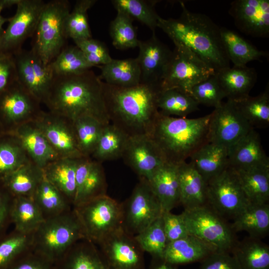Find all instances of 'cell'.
<instances>
[{
	"instance_id": "6da1fadb",
	"label": "cell",
	"mask_w": 269,
	"mask_h": 269,
	"mask_svg": "<svg viewBox=\"0 0 269 269\" xmlns=\"http://www.w3.org/2000/svg\"><path fill=\"white\" fill-rule=\"evenodd\" d=\"M44 105L48 111L73 122L91 116L110 123L106 109L103 82L90 69L72 75L53 77Z\"/></svg>"
},
{
	"instance_id": "7a4b0ae2",
	"label": "cell",
	"mask_w": 269,
	"mask_h": 269,
	"mask_svg": "<svg viewBox=\"0 0 269 269\" xmlns=\"http://www.w3.org/2000/svg\"><path fill=\"white\" fill-rule=\"evenodd\" d=\"M159 86L140 83L121 87L103 82L105 104L110 123L129 136L149 135L158 115Z\"/></svg>"
},
{
	"instance_id": "3957f363",
	"label": "cell",
	"mask_w": 269,
	"mask_h": 269,
	"mask_svg": "<svg viewBox=\"0 0 269 269\" xmlns=\"http://www.w3.org/2000/svg\"><path fill=\"white\" fill-rule=\"evenodd\" d=\"M180 5L182 12L178 18L160 17L157 27L168 35L174 44L188 48L215 72L230 67L220 27L205 14L189 10L183 2Z\"/></svg>"
},
{
	"instance_id": "277c9868",
	"label": "cell",
	"mask_w": 269,
	"mask_h": 269,
	"mask_svg": "<svg viewBox=\"0 0 269 269\" xmlns=\"http://www.w3.org/2000/svg\"><path fill=\"white\" fill-rule=\"evenodd\" d=\"M211 114L188 119L167 116L159 112L149 134L167 163L179 165L208 142Z\"/></svg>"
},
{
	"instance_id": "5b68a950",
	"label": "cell",
	"mask_w": 269,
	"mask_h": 269,
	"mask_svg": "<svg viewBox=\"0 0 269 269\" xmlns=\"http://www.w3.org/2000/svg\"><path fill=\"white\" fill-rule=\"evenodd\" d=\"M84 239L82 226L73 208L45 219L32 234L31 248L56 264L72 245Z\"/></svg>"
},
{
	"instance_id": "8992f818",
	"label": "cell",
	"mask_w": 269,
	"mask_h": 269,
	"mask_svg": "<svg viewBox=\"0 0 269 269\" xmlns=\"http://www.w3.org/2000/svg\"><path fill=\"white\" fill-rule=\"evenodd\" d=\"M70 11L66 0L45 2L34 32L31 50L47 65L64 47L65 19Z\"/></svg>"
},
{
	"instance_id": "52a82bcc",
	"label": "cell",
	"mask_w": 269,
	"mask_h": 269,
	"mask_svg": "<svg viewBox=\"0 0 269 269\" xmlns=\"http://www.w3.org/2000/svg\"><path fill=\"white\" fill-rule=\"evenodd\" d=\"M73 208L86 239L95 245L122 227V204L107 195Z\"/></svg>"
},
{
	"instance_id": "ba28073f",
	"label": "cell",
	"mask_w": 269,
	"mask_h": 269,
	"mask_svg": "<svg viewBox=\"0 0 269 269\" xmlns=\"http://www.w3.org/2000/svg\"><path fill=\"white\" fill-rule=\"evenodd\" d=\"M181 213L189 234L217 251L231 253L237 242L235 232L231 224L209 205L184 209Z\"/></svg>"
},
{
	"instance_id": "9c48e42d",
	"label": "cell",
	"mask_w": 269,
	"mask_h": 269,
	"mask_svg": "<svg viewBox=\"0 0 269 269\" xmlns=\"http://www.w3.org/2000/svg\"><path fill=\"white\" fill-rule=\"evenodd\" d=\"M174 45L162 77L161 89L177 88L189 94L194 86L215 72L187 47Z\"/></svg>"
},
{
	"instance_id": "30bf717a",
	"label": "cell",
	"mask_w": 269,
	"mask_h": 269,
	"mask_svg": "<svg viewBox=\"0 0 269 269\" xmlns=\"http://www.w3.org/2000/svg\"><path fill=\"white\" fill-rule=\"evenodd\" d=\"M122 204V227L135 236L159 217L163 211L148 182L139 178L130 196Z\"/></svg>"
},
{
	"instance_id": "8fae6325",
	"label": "cell",
	"mask_w": 269,
	"mask_h": 269,
	"mask_svg": "<svg viewBox=\"0 0 269 269\" xmlns=\"http://www.w3.org/2000/svg\"><path fill=\"white\" fill-rule=\"evenodd\" d=\"M207 203L224 218L232 219L250 203L236 172L230 167L207 182Z\"/></svg>"
},
{
	"instance_id": "7c38bea8",
	"label": "cell",
	"mask_w": 269,
	"mask_h": 269,
	"mask_svg": "<svg viewBox=\"0 0 269 269\" xmlns=\"http://www.w3.org/2000/svg\"><path fill=\"white\" fill-rule=\"evenodd\" d=\"M41 104L18 82L0 93V129L10 134L20 126L34 121Z\"/></svg>"
},
{
	"instance_id": "4fadbf2b",
	"label": "cell",
	"mask_w": 269,
	"mask_h": 269,
	"mask_svg": "<svg viewBox=\"0 0 269 269\" xmlns=\"http://www.w3.org/2000/svg\"><path fill=\"white\" fill-rule=\"evenodd\" d=\"M45 3L42 0H19L0 38V54L13 56L22 49L24 41L34 35Z\"/></svg>"
},
{
	"instance_id": "5bb4252c",
	"label": "cell",
	"mask_w": 269,
	"mask_h": 269,
	"mask_svg": "<svg viewBox=\"0 0 269 269\" xmlns=\"http://www.w3.org/2000/svg\"><path fill=\"white\" fill-rule=\"evenodd\" d=\"M107 269H143V253L134 236L122 227L97 244Z\"/></svg>"
},
{
	"instance_id": "9a60e30c",
	"label": "cell",
	"mask_w": 269,
	"mask_h": 269,
	"mask_svg": "<svg viewBox=\"0 0 269 269\" xmlns=\"http://www.w3.org/2000/svg\"><path fill=\"white\" fill-rule=\"evenodd\" d=\"M252 128L235 102L227 100L211 113L208 142L223 145L229 149Z\"/></svg>"
},
{
	"instance_id": "2e32d148",
	"label": "cell",
	"mask_w": 269,
	"mask_h": 269,
	"mask_svg": "<svg viewBox=\"0 0 269 269\" xmlns=\"http://www.w3.org/2000/svg\"><path fill=\"white\" fill-rule=\"evenodd\" d=\"M13 56L18 82L41 104H44L53 80L48 65H44L31 49H22Z\"/></svg>"
},
{
	"instance_id": "e0dca14e",
	"label": "cell",
	"mask_w": 269,
	"mask_h": 269,
	"mask_svg": "<svg viewBox=\"0 0 269 269\" xmlns=\"http://www.w3.org/2000/svg\"><path fill=\"white\" fill-rule=\"evenodd\" d=\"M33 122L59 158L78 159L84 157L78 146L72 121L42 110Z\"/></svg>"
},
{
	"instance_id": "ac0fdd59",
	"label": "cell",
	"mask_w": 269,
	"mask_h": 269,
	"mask_svg": "<svg viewBox=\"0 0 269 269\" xmlns=\"http://www.w3.org/2000/svg\"><path fill=\"white\" fill-rule=\"evenodd\" d=\"M122 158L139 178L146 180L166 162L149 135L130 137Z\"/></svg>"
},
{
	"instance_id": "d6986e66",
	"label": "cell",
	"mask_w": 269,
	"mask_h": 269,
	"mask_svg": "<svg viewBox=\"0 0 269 269\" xmlns=\"http://www.w3.org/2000/svg\"><path fill=\"white\" fill-rule=\"evenodd\" d=\"M229 12L242 32L255 37H269V0H235Z\"/></svg>"
},
{
	"instance_id": "ffe728a7",
	"label": "cell",
	"mask_w": 269,
	"mask_h": 269,
	"mask_svg": "<svg viewBox=\"0 0 269 269\" xmlns=\"http://www.w3.org/2000/svg\"><path fill=\"white\" fill-rule=\"evenodd\" d=\"M136 57L140 70V83L159 86L172 50L153 33L146 40H139Z\"/></svg>"
},
{
	"instance_id": "44dd1931",
	"label": "cell",
	"mask_w": 269,
	"mask_h": 269,
	"mask_svg": "<svg viewBox=\"0 0 269 269\" xmlns=\"http://www.w3.org/2000/svg\"><path fill=\"white\" fill-rule=\"evenodd\" d=\"M76 184L73 207L107 195V184L102 163L88 157L78 159Z\"/></svg>"
},
{
	"instance_id": "7402d4cb",
	"label": "cell",
	"mask_w": 269,
	"mask_h": 269,
	"mask_svg": "<svg viewBox=\"0 0 269 269\" xmlns=\"http://www.w3.org/2000/svg\"><path fill=\"white\" fill-rule=\"evenodd\" d=\"M229 167L235 170L269 167V157L254 128L229 149Z\"/></svg>"
},
{
	"instance_id": "603a6c76",
	"label": "cell",
	"mask_w": 269,
	"mask_h": 269,
	"mask_svg": "<svg viewBox=\"0 0 269 269\" xmlns=\"http://www.w3.org/2000/svg\"><path fill=\"white\" fill-rule=\"evenodd\" d=\"M10 134L19 140L30 160L42 169L59 158L33 121L20 126Z\"/></svg>"
},
{
	"instance_id": "cb8c5ba5",
	"label": "cell",
	"mask_w": 269,
	"mask_h": 269,
	"mask_svg": "<svg viewBox=\"0 0 269 269\" xmlns=\"http://www.w3.org/2000/svg\"><path fill=\"white\" fill-rule=\"evenodd\" d=\"M178 166L166 162L147 180L163 212L171 211L180 203Z\"/></svg>"
},
{
	"instance_id": "d4e9b609",
	"label": "cell",
	"mask_w": 269,
	"mask_h": 269,
	"mask_svg": "<svg viewBox=\"0 0 269 269\" xmlns=\"http://www.w3.org/2000/svg\"><path fill=\"white\" fill-rule=\"evenodd\" d=\"M216 251L212 245L189 234L168 243L162 260L174 266L201 262Z\"/></svg>"
},
{
	"instance_id": "484cf974",
	"label": "cell",
	"mask_w": 269,
	"mask_h": 269,
	"mask_svg": "<svg viewBox=\"0 0 269 269\" xmlns=\"http://www.w3.org/2000/svg\"><path fill=\"white\" fill-rule=\"evenodd\" d=\"M215 75L227 100L237 101L249 96L257 79L255 69L246 66L224 68Z\"/></svg>"
},
{
	"instance_id": "4316f807",
	"label": "cell",
	"mask_w": 269,
	"mask_h": 269,
	"mask_svg": "<svg viewBox=\"0 0 269 269\" xmlns=\"http://www.w3.org/2000/svg\"><path fill=\"white\" fill-rule=\"evenodd\" d=\"M180 203L184 209L207 204V182L189 162L179 164Z\"/></svg>"
},
{
	"instance_id": "83f0119b",
	"label": "cell",
	"mask_w": 269,
	"mask_h": 269,
	"mask_svg": "<svg viewBox=\"0 0 269 269\" xmlns=\"http://www.w3.org/2000/svg\"><path fill=\"white\" fill-rule=\"evenodd\" d=\"M228 148L208 142L189 157L192 165L208 182L229 167Z\"/></svg>"
},
{
	"instance_id": "f1b7e54d",
	"label": "cell",
	"mask_w": 269,
	"mask_h": 269,
	"mask_svg": "<svg viewBox=\"0 0 269 269\" xmlns=\"http://www.w3.org/2000/svg\"><path fill=\"white\" fill-rule=\"evenodd\" d=\"M77 162L78 159L59 158L43 169L44 178L57 189L72 206L76 190Z\"/></svg>"
},
{
	"instance_id": "f546056e",
	"label": "cell",
	"mask_w": 269,
	"mask_h": 269,
	"mask_svg": "<svg viewBox=\"0 0 269 269\" xmlns=\"http://www.w3.org/2000/svg\"><path fill=\"white\" fill-rule=\"evenodd\" d=\"M43 169L29 160L0 181L13 197L32 198L43 179Z\"/></svg>"
},
{
	"instance_id": "4dcf8cb0",
	"label": "cell",
	"mask_w": 269,
	"mask_h": 269,
	"mask_svg": "<svg viewBox=\"0 0 269 269\" xmlns=\"http://www.w3.org/2000/svg\"><path fill=\"white\" fill-rule=\"evenodd\" d=\"M56 263L60 269H107L96 245L86 239L75 243Z\"/></svg>"
},
{
	"instance_id": "1f68e13d",
	"label": "cell",
	"mask_w": 269,
	"mask_h": 269,
	"mask_svg": "<svg viewBox=\"0 0 269 269\" xmlns=\"http://www.w3.org/2000/svg\"><path fill=\"white\" fill-rule=\"evenodd\" d=\"M235 232L244 231L251 238L261 239L269 231V204L250 203L233 219Z\"/></svg>"
},
{
	"instance_id": "d6a6232c",
	"label": "cell",
	"mask_w": 269,
	"mask_h": 269,
	"mask_svg": "<svg viewBox=\"0 0 269 269\" xmlns=\"http://www.w3.org/2000/svg\"><path fill=\"white\" fill-rule=\"evenodd\" d=\"M99 78L106 84L121 87H129L140 83V70L136 58L113 59L99 66Z\"/></svg>"
},
{
	"instance_id": "836d02e7",
	"label": "cell",
	"mask_w": 269,
	"mask_h": 269,
	"mask_svg": "<svg viewBox=\"0 0 269 269\" xmlns=\"http://www.w3.org/2000/svg\"><path fill=\"white\" fill-rule=\"evenodd\" d=\"M231 253L239 269H269V247L261 239L248 237L237 241Z\"/></svg>"
},
{
	"instance_id": "e575fe53",
	"label": "cell",
	"mask_w": 269,
	"mask_h": 269,
	"mask_svg": "<svg viewBox=\"0 0 269 269\" xmlns=\"http://www.w3.org/2000/svg\"><path fill=\"white\" fill-rule=\"evenodd\" d=\"M220 31L226 53L234 66H246L249 62L267 55L234 30L220 27Z\"/></svg>"
},
{
	"instance_id": "d590c367",
	"label": "cell",
	"mask_w": 269,
	"mask_h": 269,
	"mask_svg": "<svg viewBox=\"0 0 269 269\" xmlns=\"http://www.w3.org/2000/svg\"><path fill=\"white\" fill-rule=\"evenodd\" d=\"M235 170L250 203H269V167Z\"/></svg>"
},
{
	"instance_id": "8d00e7d4",
	"label": "cell",
	"mask_w": 269,
	"mask_h": 269,
	"mask_svg": "<svg viewBox=\"0 0 269 269\" xmlns=\"http://www.w3.org/2000/svg\"><path fill=\"white\" fill-rule=\"evenodd\" d=\"M14 230L24 234L33 233L44 219L32 198L13 197L10 210Z\"/></svg>"
},
{
	"instance_id": "74e56055",
	"label": "cell",
	"mask_w": 269,
	"mask_h": 269,
	"mask_svg": "<svg viewBox=\"0 0 269 269\" xmlns=\"http://www.w3.org/2000/svg\"><path fill=\"white\" fill-rule=\"evenodd\" d=\"M199 105L189 94L177 88L161 89L157 95L159 112L164 116L186 118L198 110Z\"/></svg>"
},
{
	"instance_id": "f35d334b",
	"label": "cell",
	"mask_w": 269,
	"mask_h": 269,
	"mask_svg": "<svg viewBox=\"0 0 269 269\" xmlns=\"http://www.w3.org/2000/svg\"><path fill=\"white\" fill-rule=\"evenodd\" d=\"M129 137L111 123L105 125L91 158L101 163L122 158Z\"/></svg>"
},
{
	"instance_id": "ab89813d",
	"label": "cell",
	"mask_w": 269,
	"mask_h": 269,
	"mask_svg": "<svg viewBox=\"0 0 269 269\" xmlns=\"http://www.w3.org/2000/svg\"><path fill=\"white\" fill-rule=\"evenodd\" d=\"M32 199L44 220L58 216L73 208L68 200L44 178L37 186Z\"/></svg>"
},
{
	"instance_id": "60d3db41",
	"label": "cell",
	"mask_w": 269,
	"mask_h": 269,
	"mask_svg": "<svg viewBox=\"0 0 269 269\" xmlns=\"http://www.w3.org/2000/svg\"><path fill=\"white\" fill-rule=\"evenodd\" d=\"M29 160L15 135L10 134L0 135V181Z\"/></svg>"
},
{
	"instance_id": "b9f144b4",
	"label": "cell",
	"mask_w": 269,
	"mask_h": 269,
	"mask_svg": "<svg viewBox=\"0 0 269 269\" xmlns=\"http://www.w3.org/2000/svg\"><path fill=\"white\" fill-rule=\"evenodd\" d=\"M236 105L252 128H264L269 124V87L256 97L250 96L237 101Z\"/></svg>"
},
{
	"instance_id": "7bdbcfd3",
	"label": "cell",
	"mask_w": 269,
	"mask_h": 269,
	"mask_svg": "<svg viewBox=\"0 0 269 269\" xmlns=\"http://www.w3.org/2000/svg\"><path fill=\"white\" fill-rule=\"evenodd\" d=\"M158 1L145 0H112L117 12H121L147 26L153 33L158 27L160 16L155 9Z\"/></svg>"
},
{
	"instance_id": "ee69618b",
	"label": "cell",
	"mask_w": 269,
	"mask_h": 269,
	"mask_svg": "<svg viewBox=\"0 0 269 269\" xmlns=\"http://www.w3.org/2000/svg\"><path fill=\"white\" fill-rule=\"evenodd\" d=\"M72 123L81 153L84 157H91L106 125L88 116L80 117Z\"/></svg>"
},
{
	"instance_id": "f6af8a7d",
	"label": "cell",
	"mask_w": 269,
	"mask_h": 269,
	"mask_svg": "<svg viewBox=\"0 0 269 269\" xmlns=\"http://www.w3.org/2000/svg\"><path fill=\"white\" fill-rule=\"evenodd\" d=\"M48 66L53 77L77 74L92 67L76 45L64 47Z\"/></svg>"
},
{
	"instance_id": "bcb514c9",
	"label": "cell",
	"mask_w": 269,
	"mask_h": 269,
	"mask_svg": "<svg viewBox=\"0 0 269 269\" xmlns=\"http://www.w3.org/2000/svg\"><path fill=\"white\" fill-rule=\"evenodd\" d=\"M96 1V0L76 1L65 19L64 33L66 39L71 38L75 41L92 38L87 12Z\"/></svg>"
},
{
	"instance_id": "7dc6e473",
	"label": "cell",
	"mask_w": 269,
	"mask_h": 269,
	"mask_svg": "<svg viewBox=\"0 0 269 269\" xmlns=\"http://www.w3.org/2000/svg\"><path fill=\"white\" fill-rule=\"evenodd\" d=\"M32 234H24L14 229L0 239V269H6L31 248Z\"/></svg>"
},
{
	"instance_id": "c3c4849f",
	"label": "cell",
	"mask_w": 269,
	"mask_h": 269,
	"mask_svg": "<svg viewBox=\"0 0 269 269\" xmlns=\"http://www.w3.org/2000/svg\"><path fill=\"white\" fill-rule=\"evenodd\" d=\"M134 237L143 252L150 254L155 259H162L168 244L163 229L162 215Z\"/></svg>"
},
{
	"instance_id": "681fc988",
	"label": "cell",
	"mask_w": 269,
	"mask_h": 269,
	"mask_svg": "<svg viewBox=\"0 0 269 269\" xmlns=\"http://www.w3.org/2000/svg\"><path fill=\"white\" fill-rule=\"evenodd\" d=\"M133 21L129 16L121 12H117L111 21L110 33L113 45L117 49L126 50L138 46L139 40Z\"/></svg>"
},
{
	"instance_id": "f907efd6",
	"label": "cell",
	"mask_w": 269,
	"mask_h": 269,
	"mask_svg": "<svg viewBox=\"0 0 269 269\" xmlns=\"http://www.w3.org/2000/svg\"><path fill=\"white\" fill-rule=\"evenodd\" d=\"M189 94L199 105L214 108L219 107L226 98L215 73L194 86Z\"/></svg>"
},
{
	"instance_id": "816d5d0a",
	"label": "cell",
	"mask_w": 269,
	"mask_h": 269,
	"mask_svg": "<svg viewBox=\"0 0 269 269\" xmlns=\"http://www.w3.org/2000/svg\"><path fill=\"white\" fill-rule=\"evenodd\" d=\"M74 42L92 67L105 65L113 59L106 46L98 40L90 38Z\"/></svg>"
},
{
	"instance_id": "f5cc1de1",
	"label": "cell",
	"mask_w": 269,
	"mask_h": 269,
	"mask_svg": "<svg viewBox=\"0 0 269 269\" xmlns=\"http://www.w3.org/2000/svg\"><path fill=\"white\" fill-rule=\"evenodd\" d=\"M55 265L31 248L5 269H56Z\"/></svg>"
},
{
	"instance_id": "db71d44e",
	"label": "cell",
	"mask_w": 269,
	"mask_h": 269,
	"mask_svg": "<svg viewBox=\"0 0 269 269\" xmlns=\"http://www.w3.org/2000/svg\"><path fill=\"white\" fill-rule=\"evenodd\" d=\"M162 219L168 243L189 235L182 213L175 214L171 211L163 212Z\"/></svg>"
},
{
	"instance_id": "11a10c76",
	"label": "cell",
	"mask_w": 269,
	"mask_h": 269,
	"mask_svg": "<svg viewBox=\"0 0 269 269\" xmlns=\"http://www.w3.org/2000/svg\"><path fill=\"white\" fill-rule=\"evenodd\" d=\"M201 262L199 269H239L234 257L227 252L216 251Z\"/></svg>"
},
{
	"instance_id": "9f6ffc18",
	"label": "cell",
	"mask_w": 269,
	"mask_h": 269,
	"mask_svg": "<svg viewBox=\"0 0 269 269\" xmlns=\"http://www.w3.org/2000/svg\"><path fill=\"white\" fill-rule=\"evenodd\" d=\"M17 81L13 56L0 54V93Z\"/></svg>"
},
{
	"instance_id": "6f0895ef",
	"label": "cell",
	"mask_w": 269,
	"mask_h": 269,
	"mask_svg": "<svg viewBox=\"0 0 269 269\" xmlns=\"http://www.w3.org/2000/svg\"><path fill=\"white\" fill-rule=\"evenodd\" d=\"M13 197L0 182V239L5 234L10 222V210Z\"/></svg>"
},
{
	"instance_id": "680465c9",
	"label": "cell",
	"mask_w": 269,
	"mask_h": 269,
	"mask_svg": "<svg viewBox=\"0 0 269 269\" xmlns=\"http://www.w3.org/2000/svg\"><path fill=\"white\" fill-rule=\"evenodd\" d=\"M151 269H177L174 265H171L162 259H155Z\"/></svg>"
},
{
	"instance_id": "91938a15",
	"label": "cell",
	"mask_w": 269,
	"mask_h": 269,
	"mask_svg": "<svg viewBox=\"0 0 269 269\" xmlns=\"http://www.w3.org/2000/svg\"><path fill=\"white\" fill-rule=\"evenodd\" d=\"M19 0H0V7L3 9L13 5H16Z\"/></svg>"
},
{
	"instance_id": "94428289",
	"label": "cell",
	"mask_w": 269,
	"mask_h": 269,
	"mask_svg": "<svg viewBox=\"0 0 269 269\" xmlns=\"http://www.w3.org/2000/svg\"><path fill=\"white\" fill-rule=\"evenodd\" d=\"M3 10L1 7H0V38H1L4 30L3 26L6 22H8L10 18L5 17L1 15V12Z\"/></svg>"
},
{
	"instance_id": "6125c7cd",
	"label": "cell",
	"mask_w": 269,
	"mask_h": 269,
	"mask_svg": "<svg viewBox=\"0 0 269 269\" xmlns=\"http://www.w3.org/2000/svg\"><path fill=\"white\" fill-rule=\"evenodd\" d=\"M2 134V132H1V130H0V135L1 134Z\"/></svg>"
}]
</instances>
